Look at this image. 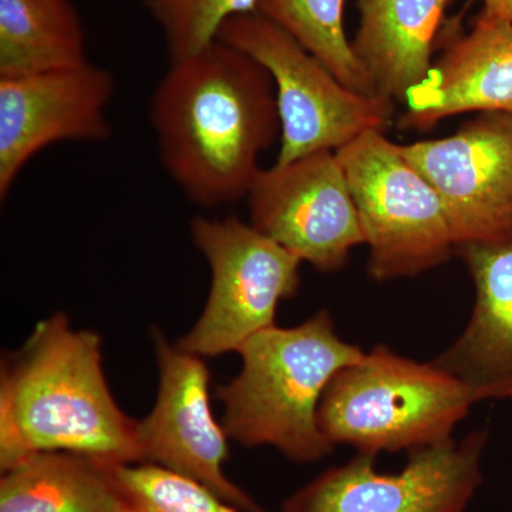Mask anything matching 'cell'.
Listing matches in <instances>:
<instances>
[{
  "instance_id": "9a60e30c",
  "label": "cell",
  "mask_w": 512,
  "mask_h": 512,
  "mask_svg": "<svg viewBox=\"0 0 512 512\" xmlns=\"http://www.w3.org/2000/svg\"><path fill=\"white\" fill-rule=\"evenodd\" d=\"M352 46L377 93L404 103L433 67L434 46L451 0H356Z\"/></svg>"
},
{
  "instance_id": "30bf717a",
  "label": "cell",
  "mask_w": 512,
  "mask_h": 512,
  "mask_svg": "<svg viewBox=\"0 0 512 512\" xmlns=\"http://www.w3.org/2000/svg\"><path fill=\"white\" fill-rule=\"evenodd\" d=\"M440 195L456 249L512 238V116L480 113L457 133L399 146Z\"/></svg>"
},
{
  "instance_id": "7a4b0ae2",
  "label": "cell",
  "mask_w": 512,
  "mask_h": 512,
  "mask_svg": "<svg viewBox=\"0 0 512 512\" xmlns=\"http://www.w3.org/2000/svg\"><path fill=\"white\" fill-rule=\"evenodd\" d=\"M137 424L110 392L100 336L73 329L64 313L37 323L22 349L3 362L2 473L33 454L50 451L143 463Z\"/></svg>"
},
{
  "instance_id": "7c38bea8",
  "label": "cell",
  "mask_w": 512,
  "mask_h": 512,
  "mask_svg": "<svg viewBox=\"0 0 512 512\" xmlns=\"http://www.w3.org/2000/svg\"><path fill=\"white\" fill-rule=\"evenodd\" d=\"M113 74L92 62L26 76L0 77V198L40 151L60 141L111 136L107 107Z\"/></svg>"
},
{
  "instance_id": "6da1fadb",
  "label": "cell",
  "mask_w": 512,
  "mask_h": 512,
  "mask_svg": "<svg viewBox=\"0 0 512 512\" xmlns=\"http://www.w3.org/2000/svg\"><path fill=\"white\" fill-rule=\"evenodd\" d=\"M150 120L165 171L202 208L248 197L259 157L281 138L274 80L218 39L171 62L151 97Z\"/></svg>"
},
{
  "instance_id": "ffe728a7",
  "label": "cell",
  "mask_w": 512,
  "mask_h": 512,
  "mask_svg": "<svg viewBox=\"0 0 512 512\" xmlns=\"http://www.w3.org/2000/svg\"><path fill=\"white\" fill-rule=\"evenodd\" d=\"M163 30L171 62L201 52L227 20L258 10L261 0H144Z\"/></svg>"
},
{
  "instance_id": "ac0fdd59",
  "label": "cell",
  "mask_w": 512,
  "mask_h": 512,
  "mask_svg": "<svg viewBox=\"0 0 512 512\" xmlns=\"http://www.w3.org/2000/svg\"><path fill=\"white\" fill-rule=\"evenodd\" d=\"M256 12L289 33L348 89L380 96L346 36L345 0H261Z\"/></svg>"
},
{
  "instance_id": "277c9868",
  "label": "cell",
  "mask_w": 512,
  "mask_h": 512,
  "mask_svg": "<svg viewBox=\"0 0 512 512\" xmlns=\"http://www.w3.org/2000/svg\"><path fill=\"white\" fill-rule=\"evenodd\" d=\"M473 404L466 387L433 362L380 345L333 376L318 423L333 446L377 456L451 440Z\"/></svg>"
},
{
  "instance_id": "44dd1931",
  "label": "cell",
  "mask_w": 512,
  "mask_h": 512,
  "mask_svg": "<svg viewBox=\"0 0 512 512\" xmlns=\"http://www.w3.org/2000/svg\"><path fill=\"white\" fill-rule=\"evenodd\" d=\"M473 2L483 5L481 12L512 23V0H470V3Z\"/></svg>"
},
{
  "instance_id": "3957f363",
  "label": "cell",
  "mask_w": 512,
  "mask_h": 512,
  "mask_svg": "<svg viewBox=\"0 0 512 512\" xmlns=\"http://www.w3.org/2000/svg\"><path fill=\"white\" fill-rule=\"evenodd\" d=\"M242 367L217 389L222 426L245 447H274L296 463H315L335 446L320 430V399L333 376L365 355L319 311L293 328H271L238 349Z\"/></svg>"
},
{
  "instance_id": "9c48e42d",
  "label": "cell",
  "mask_w": 512,
  "mask_h": 512,
  "mask_svg": "<svg viewBox=\"0 0 512 512\" xmlns=\"http://www.w3.org/2000/svg\"><path fill=\"white\" fill-rule=\"evenodd\" d=\"M248 200L252 227L320 272L339 271L365 244L336 151L259 171Z\"/></svg>"
},
{
  "instance_id": "4fadbf2b",
  "label": "cell",
  "mask_w": 512,
  "mask_h": 512,
  "mask_svg": "<svg viewBox=\"0 0 512 512\" xmlns=\"http://www.w3.org/2000/svg\"><path fill=\"white\" fill-rule=\"evenodd\" d=\"M403 130L429 131L461 113L512 116V23L480 12L407 94Z\"/></svg>"
},
{
  "instance_id": "52a82bcc",
  "label": "cell",
  "mask_w": 512,
  "mask_h": 512,
  "mask_svg": "<svg viewBox=\"0 0 512 512\" xmlns=\"http://www.w3.org/2000/svg\"><path fill=\"white\" fill-rule=\"evenodd\" d=\"M191 234L210 265L211 289L200 319L175 345L200 357L238 352L275 326L279 303L301 285L302 261L235 217L194 218Z\"/></svg>"
},
{
  "instance_id": "d6986e66",
  "label": "cell",
  "mask_w": 512,
  "mask_h": 512,
  "mask_svg": "<svg viewBox=\"0 0 512 512\" xmlns=\"http://www.w3.org/2000/svg\"><path fill=\"white\" fill-rule=\"evenodd\" d=\"M124 512H241L210 488L151 463L119 464Z\"/></svg>"
},
{
  "instance_id": "2e32d148",
  "label": "cell",
  "mask_w": 512,
  "mask_h": 512,
  "mask_svg": "<svg viewBox=\"0 0 512 512\" xmlns=\"http://www.w3.org/2000/svg\"><path fill=\"white\" fill-rule=\"evenodd\" d=\"M119 463L82 454H33L3 471L0 512H124Z\"/></svg>"
},
{
  "instance_id": "8fae6325",
  "label": "cell",
  "mask_w": 512,
  "mask_h": 512,
  "mask_svg": "<svg viewBox=\"0 0 512 512\" xmlns=\"http://www.w3.org/2000/svg\"><path fill=\"white\" fill-rule=\"evenodd\" d=\"M153 342L160 386L153 410L137 424L143 463L198 481L241 512H266L225 474L229 437L212 413L204 360L168 342L158 329Z\"/></svg>"
},
{
  "instance_id": "8992f818",
  "label": "cell",
  "mask_w": 512,
  "mask_h": 512,
  "mask_svg": "<svg viewBox=\"0 0 512 512\" xmlns=\"http://www.w3.org/2000/svg\"><path fill=\"white\" fill-rule=\"evenodd\" d=\"M218 40L247 53L272 77L281 120L275 164L338 151L367 131H386L394 101L348 89L284 29L259 12L235 16Z\"/></svg>"
},
{
  "instance_id": "e0dca14e",
  "label": "cell",
  "mask_w": 512,
  "mask_h": 512,
  "mask_svg": "<svg viewBox=\"0 0 512 512\" xmlns=\"http://www.w3.org/2000/svg\"><path fill=\"white\" fill-rule=\"evenodd\" d=\"M86 62V35L70 0H0V77Z\"/></svg>"
},
{
  "instance_id": "5bb4252c",
  "label": "cell",
  "mask_w": 512,
  "mask_h": 512,
  "mask_svg": "<svg viewBox=\"0 0 512 512\" xmlns=\"http://www.w3.org/2000/svg\"><path fill=\"white\" fill-rule=\"evenodd\" d=\"M456 252L473 278L476 302L466 329L433 363L476 403L512 399V238Z\"/></svg>"
},
{
  "instance_id": "5b68a950",
  "label": "cell",
  "mask_w": 512,
  "mask_h": 512,
  "mask_svg": "<svg viewBox=\"0 0 512 512\" xmlns=\"http://www.w3.org/2000/svg\"><path fill=\"white\" fill-rule=\"evenodd\" d=\"M355 201L367 274L377 282L409 278L456 252L440 195L383 131H367L336 151Z\"/></svg>"
},
{
  "instance_id": "ba28073f",
  "label": "cell",
  "mask_w": 512,
  "mask_h": 512,
  "mask_svg": "<svg viewBox=\"0 0 512 512\" xmlns=\"http://www.w3.org/2000/svg\"><path fill=\"white\" fill-rule=\"evenodd\" d=\"M485 430L410 451L397 474H380L375 454L328 468L282 504V512H464L483 484Z\"/></svg>"
}]
</instances>
